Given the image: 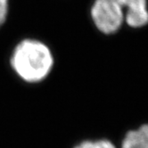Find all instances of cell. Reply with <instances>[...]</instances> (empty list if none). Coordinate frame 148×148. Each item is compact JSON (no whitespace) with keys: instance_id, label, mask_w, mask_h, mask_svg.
Instances as JSON below:
<instances>
[{"instance_id":"obj_3","label":"cell","mask_w":148,"mask_h":148,"mask_svg":"<svg viewBox=\"0 0 148 148\" xmlns=\"http://www.w3.org/2000/svg\"><path fill=\"white\" fill-rule=\"evenodd\" d=\"M121 148H148V125L130 131L124 137Z\"/></svg>"},{"instance_id":"obj_5","label":"cell","mask_w":148,"mask_h":148,"mask_svg":"<svg viewBox=\"0 0 148 148\" xmlns=\"http://www.w3.org/2000/svg\"><path fill=\"white\" fill-rule=\"evenodd\" d=\"M9 13V0H0V29L5 23Z\"/></svg>"},{"instance_id":"obj_1","label":"cell","mask_w":148,"mask_h":148,"mask_svg":"<svg viewBox=\"0 0 148 148\" xmlns=\"http://www.w3.org/2000/svg\"><path fill=\"white\" fill-rule=\"evenodd\" d=\"M9 66L15 76L28 85L45 82L56 68V56L44 40L25 38L14 46Z\"/></svg>"},{"instance_id":"obj_2","label":"cell","mask_w":148,"mask_h":148,"mask_svg":"<svg viewBox=\"0 0 148 148\" xmlns=\"http://www.w3.org/2000/svg\"><path fill=\"white\" fill-rule=\"evenodd\" d=\"M123 8L127 9L125 20L131 27L148 23L146 0H95L91 7L92 21L100 32L112 34L122 25Z\"/></svg>"},{"instance_id":"obj_4","label":"cell","mask_w":148,"mask_h":148,"mask_svg":"<svg viewBox=\"0 0 148 148\" xmlns=\"http://www.w3.org/2000/svg\"><path fill=\"white\" fill-rule=\"evenodd\" d=\"M72 148H116L115 145L107 139L89 140L85 139L74 145Z\"/></svg>"}]
</instances>
